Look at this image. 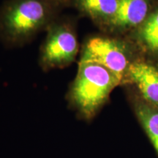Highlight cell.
I'll return each instance as SVG.
<instances>
[{"label":"cell","mask_w":158,"mask_h":158,"mask_svg":"<svg viewBox=\"0 0 158 158\" xmlns=\"http://www.w3.org/2000/svg\"><path fill=\"white\" fill-rule=\"evenodd\" d=\"M70 0H6L0 7V40L17 47L31 40L60 16Z\"/></svg>","instance_id":"1"},{"label":"cell","mask_w":158,"mask_h":158,"mask_svg":"<svg viewBox=\"0 0 158 158\" xmlns=\"http://www.w3.org/2000/svg\"><path fill=\"white\" fill-rule=\"evenodd\" d=\"M79 62L98 64L112 73L120 83L127 74L130 59L124 43L105 37H92L85 43Z\"/></svg>","instance_id":"4"},{"label":"cell","mask_w":158,"mask_h":158,"mask_svg":"<svg viewBox=\"0 0 158 158\" xmlns=\"http://www.w3.org/2000/svg\"><path fill=\"white\" fill-rule=\"evenodd\" d=\"M149 9V0H118L117 10L107 23L118 29L135 27L144 21Z\"/></svg>","instance_id":"6"},{"label":"cell","mask_w":158,"mask_h":158,"mask_svg":"<svg viewBox=\"0 0 158 158\" xmlns=\"http://www.w3.org/2000/svg\"><path fill=\"white\" fill-rule=\"evenodd\" d=\"M141 37L151 50L158 52V10L147 19L142 28Z\"/></svg>","instance_id":"9"},{"label":"cell","mask_w":158,"mask_h":158,"mask_svg":"<svg viewBox=\"0 0 158 158\" xmlns=\"http://www.w3.org/2000/svg\"><path fill=\"white\" fill-rule=\"evenodd\" d=\"M118 84L120 81L116 76L103 67L94 63L79 62L69 98L81 115L90 118Z\"/></svg>","instance_id":"2"},{"label":"cell","mask_w":158,"mask_h":158,"mask_svg":"<svg viewBox=\"0 0 158 158\" xmlns=\"http://www.w3.org/2000/svg\"><path fill=\"white\" fill-rule=\"evenodd\" d=\"M136 113L158 155V108L140 104L136 108Z\"/></svg>","instance_id":"8"},{"label":"cell","mask_w":158,"mask_h":158,"mask_svg":"<svg viewBox=\"0 0 158 158\" xmlns=\"http://www.w3.org/2000/svg\"><path fill=\"white\" fill-rule=\"evenodd\" d=\"M73 20L59 16L47 29L40 53L43 70L64 68L73 62L79 45Z\"/></svg>","instance_id":"3"},{"label":"cell","mask_w":158,"mask_h":158,"mask_svg":"<svg viewBox=\"0 0 158 158\" xmlns=\"http://www.w3.org/2000/svg\"><path fill=\"white\" fill-rule=\"evenodd\" d=\"M127 74L138 86L143 98L152 106H158V69L143 62L132 63Z\"/></svg>","instance_id":"5"},{"label":"cell","mask_w":158,"mask_h":158,"mask_svg":"<svg viewBox=\"0 0 158 158\" xmlns=\"http://www.w3.org/2000/svg\"><path fill=\"white\" fill-rule=\"evenodd\" d=\"M118 0H70L69 7L94 21L108 23L115 15Z\"/></svg>","instance_id":"7"}]
</instances>
